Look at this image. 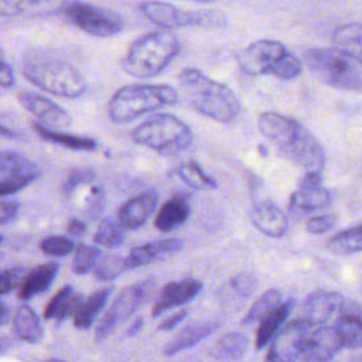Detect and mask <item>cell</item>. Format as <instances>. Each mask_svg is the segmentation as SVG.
<instances>
[{"label": "cell", "instance_id": "42", "mask_svg": "<svg viewBox=\"0 0 362 362\" xmlns=\"http://www.w3.org/2000/svg\"><path fill=\"white\" fill-rule=\"evenodd\" d=\"M25 276V270L23 267H8L1 272L0 280V293L7 294L17 286H21L23 279Z\"/></svg>", "mask_w": 362, "mask_h": 362}, {"label": "cell", "instance_id": "36", "mask_svg": "<svg viewBox=\"0 0 362 362\" xmlns=\"http://www.w3.org/2000/svg\"><path fill=\"white\" fill-rule=\"evenodd\" d=\"M332 327L337 329L344 346H362V317L342 315L335 321Z\"/></svg>", "mask_w": 362, "mask_h": 362}, {"label": "cell", "instance_id": "37", "mask_svg": "<svg viewBox=\"0 0 362 362\" xmlns=\"http://www.w3.org/2000/svg\"><path fill=\"white\" fill-rule=\"evenodd\" d=\"M124 240V232L120 222L105 218L99 223L96 232H95V242L102 246H119Z\"/></svg>", "mask_w": 362, "mask_h": 362}, {"label": "cell", "instance_id": "1", "mask_svg": "<svg viewBox=\"0 0 362 362\" xmlns=\"http://www.w3.org/2000/svg\"><path fill=\"white\" fill-rule=\"evenodd\" d=\"M257 126L264 139L291 163L307 171H321L325 165V151L315 136L296 119L264 112L257 119Z\"/></svg>", "mask_w": 362, "mask_h": 362}, {"label": "cell", "instance_id": "48", "mask_svg": "<svg viewBox=\"0 0 362 362\" xmlns=\"http://www.w3.org/2000/svg\"><path fill=\"white\" fill-rule=\"evenodd\" d=\"M85 229H86L85 223H83L81 219H78V218H71L69 222H68V225H66V230H68V233H71L72 236H81V235H83V233H85Z\"/></svg>", "mask_w": 362, "mask_h": 362}, {"label": "cell", "instance_id": "4", "mask_svg": "<svg viewBox=\"0 0 362 362\" xmlns=\"http://www.w3.org/2000/svg\"><path fill=\"white\" fill-rule=\"evenodd\" d=\"M23 75L37 88L62 98H79L88 83L82 72L71 62L51 55H31L24 59Z\"/></svg>", "mask_w": 362, "mask_h": 362}, {"label": "cell", "instance_id": "14", "mask_svg": "<svg viewBox=\"0 0 362 362\" xmlns=\"http://www.w3.org/2000/svg\"><path fill=\"white\" fill-rule=\"evenodd\" d=\"M143 16L161 28H181L202 23V14L160 0H146L139 6Z\"/></svg>", "mask_w": 362, "mask_h": 362}, {"label": "cell", "instance_id": "33", "mask_svg": "<svg viewBox=\"0 0 362 362\" xmlns=\"http://www.w3.org/2000/svg\"><path fill=\"white\" fill-rule=\"evenodd\" d=\"M174 173L184 184L194 189H215L218 187L216 181L208 175L195 161L180 164Z\"/></svg>", "mask_w": 362, "mask_h": 362}, {"label": "cell", "instance_id": "52", "mask_svg": "<svg viewBox=\"0 0 362 362\" xmlns=\"http://www.w3.org/2000/svg\"><path fill=\"white\" fill-rule=\"evenodd\" d=\"M45 362H65V361H62V359H48Z\"/></svg>", "mask_w": 362, "mask_h": 362}, {"label": "cell", "instance_id": "39", "mask_svg": "<svg viewBox=\"0 0 362 362\" xmlns=\"http://www.w3.org/2000/svg\"><path fill=\"white\" fill-rule=\"evenodd\" d=\"M99 257H100V250L98 247L81 243L75 250V256L72 260V270L76 274H83L92 266L96 264Z\"/></svg>", "mask_w": 362, "mask_h": 362}, {"label": "cell", "instance_id": "10", "mask_svg": "<svg viewBox=\"0 0 362 362\" xmlns=\"http://www.w3.org/2000/svg\"><path fill=\"white\" fill-rule=\"evenodd\" d=\"M64 13L74 25L93 37H113L123 30L119 14L95 4L72 0Z\"/></svg>", "mask_w": 362, "mask_h": 362}, {"label": "cell", "instance_id": "18", "mask_svg": "<svg viewBox=\"0 0 362 362\" xmlns=\"http://www.w3.org/2000/svg\"><path fill=\"white\" fill-rule=\"evenodd\" d=\"M250 221L257 230L270 236L280 238L287 232V215L270 199H259L252 205Z\"/></svg>", "mask_w": 362, "mask_h": 362}, {"label": "cell", "instance_id": "5", "mask_svg": "<svg viewBox=\"0 0 362 362\" xmlns=\"http://www.w3.org/2000/svg\"><path fill=\"white\" fill-rule=\"evenodd\" d=\"M178 96L177 89L170 85H127L113 93L107 115L115 123H127L144 113L175 105Z\"/></svg>", "mask_w": 362, "mask_h": 362}, {"label": "cell", "instance_id": "11", "mask_svg": "<svg viewBox=\"0 0 362 362\" xmlns=\"http://www.w3.org/2000/svg\"><path fill=\"white\" fill-rule=\"evenodd\" d=\"M153 287V280H143L123 288L115 298L110 308L100 318L95 331L96 341H103L120 322L130 317L148 298Z\"/></svg>", "mask_w": 362, "mask_h": 362}, {"label": "cell", "instance_id": "35", "mask_svg": "<svg viewBox=\"0 0 362 362\" xmlns=\"http://www.w3.org/2000/svg\"><path fill=\"white\" fill-rule=\"evenodd\" d=\"M281 293L277 288L266 290L250 307L245 318L242 320L243 325H252L260 322L270 311H273L279 304H281Z\"/></svg>", "mask_w": 362, "mask_h": 362}, {"label": "cell", "instance_id": "29", "mask_svg": "<svg viewBox=\"0 0 362 362\" xmlns=\"http://www.w3.org/2000/svg\"><path fill=\"white\" fill-rule=\"evenodd\" d=\"M247 345L249 341L245 334L230 331L218 338L211 349V356L221 362H235L245 355Z\"/></svg>", "mask_w": 362, "mask_h": 362}, {"label": "cell", "instance_id": "13", "mask_svg": "<svg viewBox=\"0 0 362 362\" xmlns=\"http://www.w3.org/2000/svg\"><path fill=\"white\" fill-rule=\"evenodd\" d=\"M40 175L38 165L21 153L4 150L0 154V192L3 198L27 188Z\"/></svg>", "mask_w": 362, "mask_h": 362}, {"label": "cell", "instance_id": "6", "mask_svg": "<svg viewBox=\"0 0 362 362\" xmlns=\"http://www.w3.org/2000/svg\"><path fill=\"white\" fill-rule=\"evenodd\" d=\"M238 64L247 75H270L290 81L300 75L303 65L280 41L257 40L238 55Z\"/></svg>", "mask_w": 362, "mask_h": 362}, {"label": "cell", "instance_id": "51", "mask_svg": "<svg viewBox=\"0 0 362 362\" xmlns=\"http://www.w3.org/2000/svg\"><path fill=\"white\" fill-rule=\"evenodd\" d=\"M349 362H362V355H356V356H352L349 359Z\"/></svg>", "mask_w": 362, "mask_h": 362}, {"label": "cell", "instance_id": "8", "mask_svg": "<svg viewBox=\"0 0 362 362\" xmlns=\"http://www.w3.org/2000/svg\"><path fill=\"white\" fill-rule=\"evenodd\" d=\"M310 71L324 83L352 92H362V68L338 49L310 48L304 52Z\"/></svg>", "mask_w": 362, "mask_h": 362}, {"label": "cell", "instance_id": "41", "mask_svg": "<svg viewBox=\"0 0 362 362\" xmlns=\"http://www.w3.org/2000/svg\"><path fill=\"white\" fill-rule=\"evenodd\" d=\"M95 178L93 175V171L90 168H76V170H72L64 184H62V189L65 194H71L74 192L79 185H83L86 182H90L92 180Z\"/></svg>", "mask_w": 362, "mask_h": 362}, {"label": "cell", "instance_id": "25", "mask_svg": "<svg viewBox=\"0 0 362 362\" xmlns=\"http://www.w3.org/2000/svg\"><path fill=\"white\" fill-rule=\"evenodd\" d=\"M219 324L216 321H201L191 325H187L182 331H180L164 348V355L171 356L184 349H188L198 344L205 337L211 335Z\"/></svg>", "mask_w": 362, "mask_h": 362}, {"label": "cell", "instance_id": "23", "mask_svg": "<svg viewBox=\"0 0 362 362\" xmlns=\"http://www.w3.org/2000/svg\"><path fill=\"white\" fill-rule=\"evenodd\" d=\"M191 212V206L185 197L175 195L165 201L154 219V226L161 232H171L185 223Z\"/></svg>", "mask_w": 362, "mask_h": 362}, {"label": "cell", "instance_id": "44", "mask_svg": "<svg viewBox=\"0 0 362 362\" xmlns=\"http://www.w3.org/2000/svg\"><path fill=\"white\" fill-rule=\"evenodd\" d=\"M103 188L96 185L90 189V197L86 199V209L89 215H96L103 206Z\"/></svg>", "mask_w": 362, "mask_h": 362}, {"label": "cell", "instance_id": "40", "mask_svg": "<svg viewBox=\"0 0 362 362\" xmlns=\"http://www.w3.org/2000/svg\"><path fill=\"white\" fill-rule=\"evenodd\" d=\"M40 249L48 256H66L74 250V242L65 236H48L41 240Z\"/></svg>", "mask_w": 362, "mask_h": 362}, {"label": "cell", "instance_id": "34", "mask_svg": "<svg viewBox=\"0 0 362 362\" xmlns=\"http://www.w3.org/2000/svg\"><path fill=\"white\" fill-rule=\"evenodd\" d=\"M327 247L339 255H351L362 252V225L345 229L329 238Z\"/></svg>", "mask_w": 362, "mask_h": 362}, {"label": "cell", "instance_id": "3", "mask_svg": "<svg viewBox=\"0 0 362 362\" xmlns=\"http://www.w3.org/2000/svg\"><path fill=\"white\" fill-rule=\"evenodd\" d=\"M181 42L168 30H157L139 37L123 59L124 71L136 78L160 75L180 54Z\"/></svg>", "mask_w": 362, "mask_h": 362}, {"label": "cell", "instance_id": "21", "mask_svg": "<svg viewBox=\"0 0 362 362\" xmlns=\"http://www.w3.org/2000/svg\"><path fill=\"white\" fill-rule=\"evenodd\" d=\"M182 247L180 239H161L148 243H143L130 249L126 256V263L129 269L141 267L158 260H164L171 255L177 253Z\"/></svg>", "mask_w": 362, "mask_h": 362}, {"label": "cell", "instance_id": "24", "mask_svg": "<svg viewBox=\"0 0 362 362\" xmlns=\"http://www.w3.org/2000/svg\"><path fill=\"white\" fill-rule=\"evenodd\" d=\"M58 273V264L54 262L40 264L25 273L18 290L21 300H30L34 296L49 288Z\"/></svg>", "mask_w": 362, "mask_h": 362}, {"label": "cell", "instance_id": "50", "mask_svg": "<svg viewBox=\"0 0 362 362\" xmlns=\"http://www.w3.org/2000/svg\"><path fill=\"white\" fill-rule=\"evenodd\" d=\"M0 308H1V324H6L7 322V318H8V310H7V305L4 303L0 304Z\"/></svg>", "mask_w": 362, "mask_h": 362}, {"label": "cell", "instance_id": "30", "mask_svg": "<svg viewBox=\"0 0 362 362\" xmlns=\"http://www.w3.org/2000/svg\"><path fill=\"white\" fill-rule=\"evenodd\" d=\"M34 129L37 132V134L49 143L62 146L65 148L69 150H75V151H92L95 148H98V141L95 139L90 137H85V136H76V134H69V133H64V132H58V130H52L48 127H44L38 123L34 124Z\"/></svg>", "mask_w": 362, "mask_h": 362}, {"label": "cell", "instance_id": "45", "mask_svg": "<svg viewBox=\"0 0 362 362\" xmlns=\"http://www.w3.org/2000/svg\"><path fill=\"white\" fill-rule=\"evenodd\" d=\"M18 209H20L18 201L3 198V201H1V209H0L1 223L6 225V223L14 221L16 216H17V214H18Z\"/></svg>", "mask_w": 362, "mask_h": 362}, {"label": "cell", "instance_id": "27", "mask_svg": "<svg viewBox=\"0 0 362 362\" xmlns=\"http://www.w3.org/2000/svg\"><path fill=\"white\" fill-rule=\"evenodd\" d=\"M332 41L338 51L362 65V23H349L338 27Z\"/></svg>", "mask_w": 362, "mask_h": 362}, {"label": "cell", "instance_id": "15", "mask_svg": "<svg viewBox=\"0 0 362 362\" xmlns=\"http://www.w3.org/2000/svg\"><path fill=\"white\" fill-rule=\"evenodd\" d=\"M17 100L28 113L38 119V124L44 127L55 130L68 127L71 124L69 113L48 98L31 90H20L17 93Z\"/></svg>", "mask_w": 362, "mask_h": 362}, {"label": "cell", "instance_id": "12", "mask_svg": "<svg viewBox=\"0 0 362 362\" xmlns=\"http://www.w3.org/2000/svg\"><path fill=\"white\" fill-rule=\"evenodd\" d=\"M313 328L314 324L304 318H297L286 324L272 339L264 362H297L301 359Z\"/></svg>", "mask_w": 362, "mask_h": 362}, {"label": "cell", "instance_id": "53", "mask_svg": "<svg viewBox=\"0 0 362 362\" xmlns=\"http://www.w3.org/2000/svg\"><path fill=\"white\" fill-rule=\"evenodd\" d=\"M192 1H198V3H209V1H214V0H192Z\"/></svg>", "mask_w": 362, "mask_h": 362}, {"label": "cell", "instance_id": "26", "mask_svg": "<svg viewBox=\"0 0 362 362\" xmlns=\"http://www.w3.org/2000/svg\"><path fill=\"white\" fill-rule=\"evenodd\" d=\"M293 307H294V300L288 298L281 304H279L273 311H270L260 321V325L256 332V341H255L256 349H262L263 346H266V344L279 334V331L281 329V325L290 315Z\"/></svg>", "mask_w": 362, "mask_h": 362}, {"label": "cell", "instance_id": "46", "mask_svg": "<svg viewBox=\"0 0 362 362\" xmlns=\"http://www.w3.org/2000/svg\"><path fill=\"white\" fill-rule=\"evenodd\" d=\"M0 82L3 89H8L16 83V76L13 72V68L6 62L1 61V69H0Z\"/></svg>", "mask_w": 362, "mask_h": 362}, {"label": "cell", "instance_id": "17", "mask_svg": "<svg viewBox=\"0 0 362 362\" xmlns=\"http://www.w3.org/2000/svg\"><path fill=\"white\" fill-rule=\"evenodd\" d=\"M201 290H202V283L195 279H182V280L167 283L161 288L160 294L157 296L153 304L151 315L157 317L170 308L182 305L191 301L199 294Z\"/></svg>", "mask_w": 362, "mask_h": 362}, {"label": "cell", "instance_id": "38", "mask_svg": "<svg viewBox=\"0 0 362 362\" xmlns=\"http://www.w3.org/2000/svg\"><path fill=\"white\" fill-rule=\"evenodd\" d=\"M124 270H129L126 257L120 256H100L93 266V274L98 280L109 281L119 277Z\"/></svg>", "mask_w": 362, "mask_h": 362}, {"label": "cell", "instance_id": "2", "mask_svg": "<svg viewBox=\"0 0 362 362\" xmlns=\"http://www.w3.org/2000/svg\"><path fill=\"white\" fill-rule=\"evenodd\" d=\"M178 83L187 102L204 116L221 123H232L239 117L242 103L228 85L195 68L182 69Z\"/></svg>", "mask_w": 362, "mask_h": 362}, {"label": "cell", "instance_id": "16", "mask_svg": "<svg viewBox=\"0 0 362 362\" xmlns=\"http://www.w3.org/2000/svg\"><path fill=\"white\" fill-rule=\"evenodd\" d=\"M342 346V341L332 325H314L300 361L329 362Z\"/></svg>", "mask_w": 362, "mask_h": 362}, {"label": "cell", "instance_id": "43", "mask_svg": "<svg viewBox=\"0 0 362 362\" xmlns=\"http://www.w3.org/2000/svg\"><path fill=\"white\" fill-rule=\"evenodd\" d=\"M334 225H335L334 215H318V216H313L307 221L305 229L308 233L321 235V233L328 232Z\"/></svg>", "mask_w": 362, "mask_h": 362}, {"label": "cell", "instance_id": "28", "mask_svg": "<svg viewBox=\"0 0 362 362\" xmlns=\"http://www.w3.org/2000/svg\"><path fill=\"white\" fill-rule=\"evenodd\" d=\"M82 303V296L72 286H65L49 300L44 317L47 320H64L71 314L75 315Z\"/></svg>", "mask_w": 362, "mask_h": 362}, {"label": "cell", "instance_id": "7", "mask_svg": "<svg viewBox=\"0 0 362 362\" xmlns=\"http://www.w3.org/2000/svg\"><path fill=\"white\" fill-rule=\"evenodd\" d=\"M134 143L160 154L175 156L187 150L194 140L187 123L170 113H158L136 126L132 132Z\"/></svg>", "mask_w": 362, "mask_h": 362}, {"label": "cell", "instance_id": "47", "mask_svg": "<svg viewBox=\"0 0 362 362\" xmlns=\"http://www.w3.org/2000/svg\"><path fill=\"white\" fill-rule=\"evenodd\" d=\"M185 317H187V311H185V310L178 311V313H175V314L167 317L165 320H163L161 324L158 325V329H160V331H170V329H173L174 327H177Z\"/></svg>", "mask_w": 362, "mask_h": 362}, {"label": "cell", "instance_id": "32", "mask_svg": "<svg viewBox=\"0 0 362 362\" xmlns=\"http://www.w3.org/2000/svg\"><path fill=\"white\" fill-rule=\"evenodd\" d=\"M110 293H112V288L107 287V288H100V290L95 291L90 297H88L81 304L78 311L75 313L74 325L79 329L89 328L93 324L98 314L102 311V308L106 304Z\"/></svg>", "mask_w": 362, "mask_h": 362}, {"label": "cell", "instance_id": "20", "mask_svg": "<svg viewBox=\"0 0 362 362\" xmlns=\"http://www.w3.org/2000/svg\"><path fill=\"white\" fill-rule=\"evenodd\" d=\"M72 0H0L4 17H42L64 13Z\"/></svg>", "mask_w": 362, "mask_h": 362}, {"label": "cell", "instance_id": "9", "mask_svg": "<svg viewBox=\"0 0 362 362\" xmlns=\"http://www.w3.org/2000/svg\"><path fill=\"white\" fill-rule=\"evenodd\" d=\"M342 315L362 317V307L335 291H315L304 300L301 307V318L314 325H334Z\"/></svg>", "mask_w": 362, "mask_h": 362}, {"label": "cell", "instance_id": "49", "mask_svg": "<svg viewBox=\"0 0 362 362\" xmlns=\"http://www.w3.org/2000/svg\"><path fill=\"white\" fill-rule=\"evenodd\" d=\"M143 318H140V317H137L133 322H132V325L127 328V331H126V337H134L140 329H141V327H143Z\"/></svg>", "mask_w": 362, "mask_h": 362}, {"label": "cell", "instance_id": "19", "mask_svg": "<svg viewBox=\"0 0 362 362\" xmlns=\"http://www.w3.org/2000/svg\"><path fill=\"white\" fill-rule=\"evenodd\" d=\"M158 192L146 189L141 194L126 201L117 211V219L126 229H137L143 226L158 204Z\"/></svg>", "mask_w": 362, "mask_h": 362}, {"label": "cell", "instance_id": "22", "mask_svg": "<svg viewBox=\"0 0 362 362\" xmlns=\"http://www.w3.org/2000/svg\"><path fill=\"white\" fill-rule=\"evenodd\" d=\"M332 202L331 192L322 185L317 187H301L291 194L288 201V211L293 216L301 218L314 211L327 208Z\"/></svg>", "mask_w": 362, "mask_h": 362}, {"label": "cell", "instance_id": "31", "mask_svg": "<svg viewBox=\"0 0 362 362\" xmlns=\"http://www.w3.org/2000/svg\"><path fill=\"white\" fill-rule=\"evenodd\" d=\"M13 325L16 335L27 342L34 344L42 338L41 321L34 310H31L28 305H20L16 310Z\"/></svg>", "mask_w": 362, "mask_h": 362}]
</instances>
